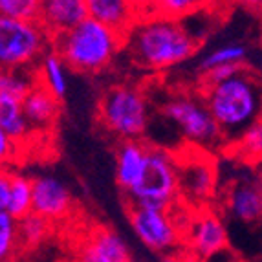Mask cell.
I'll list each match as a JSON object with an SVG mask.
<instances>
[{"label": "cell", "mask_w": 262, "mask_h": 262, "mask_svg": "<svg viewBox=\"0 0 262 262\" xmlns=\"http://www.w3.org/2000/svg\"><path fill=\"white\" fill-rule=\"evenodd\" d=\"M204 262H213V260H211V258H209V260H204Z\"/></svg>", "instance_id": "36"}, {"label": "cell", "mask_w": 262, "mask_h": 262, "mask_svg": "<svg viewBox=\"0 0 262 262\" xmlns=\"http://www.w3.org/2000/svg\"><path fill=\"white\" fill-rule=\"evenodd\" d=\"M11 170L6 167H0V213H6L9 194V182H11Z\"/></svg>", "instance_id": "31"}, {"label": "cell", "mask_w": 262, "mask_h": 262, "mask_svg": "<svg viewBox=\"0 0 262 262\" xmlns=\"http://www.w3.org/2000/svg\"><path fill=\"white\" fill-rule=\"evenodd\" d=\"M128 220L141 242L152 251L174 253L176 246L184 242V229L176 220L172 209L127 204Z\"/></svg>", "instance_id": "9"}, {"label": "cell", "mask_w": 262, "mask_h": 262, "mask_svg": "<svg viewBox=\"0 0 262 262\" xmlns=\"http://www.w3.org/2000/svg\"><path fill=\"white\" fill-rule=\"evenodd\" d=\"M53 224H50L48 220H44L42 216L35 213H28L26 216L17 220V235H18V244L24 248H33L39 246L40 242H44L48 238V235L52 233Z\"/></svg>", "instance_id": "22"}, {"label": "cell", "mask_w": 262, "mask_h": 262, "mask_svg": "<svg viewBox=\"0 0 262 262\" xmlns=\"http://www.w3.org/2000/svg\"><path fill=\"white\" fill-rule=\"evenodd\" d=\"M147 143L141 140L121 141L116 152V182L123 192L130 191L145 167Z\"/></svg>", "instance_id": "16"}, {"label": "cell", "mask_w": 262, "mask_h": 262, "mask_svg": "<svg viewBox=\"0 0 262 262\" xmlns=\"http://www.w3.org/2000/svg\"><path fill=\"white\" fill-rule=\"evenodd\" d=\"M86 17L110 28L119 35H127L136 24V13L128 0H83Z\"/></svg>", "instance_id": "15"}, {"label": "cell", "mask_w": 262, "mask_h": 262, "mask_svg": "<svg viewBox=\"0 0 262 262\" xmlns=\"http://www.w3.org/2000/svg\"><path fill=\"white\" fill-rule=\"evenodd\" d=\"M229 147L235 149V152L241 158H244L246 162L257 163L260 160L262 154V123L260 119L255 123H251L238 138L235 143H231Z\"/></svg>", "instance_id": "23"}, {"label": "cell", "mask_w": 262, "mask_h": 262, "mask_svg": "<svg viewBox=\"0 0 262 262\" xmlns=\"http://www.w3.org/2000/svg\"><path fill=\"white\" fill-rule=\"evenodd\" d=\"M123 35L86 17L68 31L52 37V52L66 68L94 75L112 64L123 50Z\"/></svg>", "instance_id": "3"}, {"label": "cell", "mask_w": 262, "mask_h": 262, "mask_svg": "<svg viewBox=\"0 0 262 262\" xmlns=\"http://www.w3.org/2000/svg\"><path fill=\"white\" fill-rule=\"evenodd\" d=\"M184 241L191 251L189 255L196 262H204L227 248V233L219 214L204 207L191 216L184 231Z\"/></svg>", "instance_id": "10"}, {"label": "cell", "mask_w": 262, "mask_h": 262, "mask_svg": "<svg viewBox=\"0 0 262 262\" xmlns=\"http://www.w3.org/2000/svg\"><path fill=\"white\" fill-rule=\"evenodd\" d=\"M128 258L127 242L108 227H99L79 246L75 262H127Z\"/></svg>", "instance_id": "13"}, {"label": "cell", "mask_w": 262, "mask_h": 262, "mask_svg": "<svg viewBox=\"0 0 262 262\" xmlns=\"http://www.w3.org/2000/svg\"><path fill=\"white\" fill-rule=\"evenodd\" d=\"M163 118L169 119L187 141V145L204 150L222 149L226 147L213 116L207 110L202 96L178 94L170 97L162 108Z\"/></svg>", "instance_id": "7"}, {"label": "cell", "mask_w": 262, "mask_h": 262, "mask_svg": "<svg viewBox=\"0 0 262 262\" xmlns=\"http://www.w3.org/2000/svg\"><path fill=\"white\" fill-rule=\"evenodd\" d=\"M227 2L233 6H241L248 11H258L262 4V0H227Z\"/></svg>", "instance_id": "32"}, {"label": "cell", "mask_w": 262, "mask_h": 262, "mask_svg": "<svg viewBox=\"0 0 262 262\" xmlns=\"http://www.w3.org/2000/svg\"><path fill=\"white\" fill-rule=\"evenodd\" d=\"M6 213L15 220L22 219V216H26L28 213H31V180L30 178L17 174V172L11 174Z\"/></svg>", "instance_id": "20"}, {"label": "cell", "mask_w": 262, "mask_h": 262, "mask_svg": "<svg viewBox=\"0 0 262 262\" xmlns=\"http://www.w3.org/2000/svg\"><path fill=\"white\" fill-rule=\"evenodd\" d=\"M242 66L246 64H224V66H214L211 70L202 72V84H200V90L202 88H207V86H213V84H219L226 79H229L231 75H235L236 72L241 70Z\"/></svg>", "instance_id": "28"}, {"label": "cell", "mask_w": 262, "mask_h": 262, "mask_svg": "<svg viewBox=\"0 0 262 262\" xmlns=\"http://www.w3.org/2000/svg\"><path fill=\"white\" fill-rule=\"evenodd\" d=\"M163 262H196L194 258L191 257L189 253H169V255H165V258H163Z\"/></svg>", "instance_id": "33"}, {"label": "cell", "mask_w": 262, "mask_h": 262, "mask_svg": "<svg viewBox=\"0 0 262 262\" xmlns=\"http://www.w3.org/2000/svg\"><path fill=\"white\" fill-rule=\"evenodd\" d=\"M200 40L180 20L150 17L136 20L123 48H127L136 64L150 72H163L189 61L196 53Z\"/></svg>", "instance_id": "1"}, {"label": "cell", "mask_w": 262, "mask_h": 262, "mask_svg": "<svg viewBox=\"0 0 262 262\" xmlns=\"http://www.w3.org/2000/svg\"><path fill=\"white\" fill-rule=\"evenodd\" d=\"M227 207L241 222H257L262 213V196L258 184H253L251 180L236 182L227 194Z\"/></svg>", "instance_id": "17"}, {"label": "cell", "mask_w": 262, "mask_h": 262, "mask_svg": "<svg viewBox=\"0 0 262 262\" xmlns=\"http://www.w3.org/2000/svg\"><path fill=\"white\" fill-rule=\"evenodd\" d=\"M200 96L222 134L224 145L235 143L251 123L260 119L258 79L246 66L222 83L202 88Z\"/></svg>", "instance_id": "2"}, {"label": "cell", "mask_w": 262, "mask_h": 262, "mask_svg": "<svg viewBox=\"0 0 262 262\" xmlns=\"http://www.w3.org/2000/svg\"><path fill=\"white\" fill-rule=\"evenodd\" d=\"M52 50V37L39 20L0 17V70H35Z\"/></svg>", "instance_id": "6"}, {"label": "cell", "mask_w": 262, "mask_h": 262, "mask_svg": "<svg viewBox=\"0 0 262 262\" xmlns=\"http://www.w3.org/2000/svg\"><path fill=\"white\" fill-rule=\"evenodd\" d=\"M128 4L134 9L138 20L156 17V0H128Z\"/></svg>", "instance_id": "30"}, {"label": "cell", "mask_w": 262, "mask_h": 262, "mask_svg": "<svg viewBox=\"0 0 262 262\" xmlns=\"http://www.w3.org/2000/svg\"><path fill=\"white\" fill-rule=\"evenodd\" d=\"M214 8V0H156V17L184 20Z\"/></svg>", "instance_id": "21"}, {"label": "cell", "mask_w": 262, "mask_h": 262, "mask_svg": "<svg viewBox=\"0 0 262 262\" xmlns=\"http://www.w3.org/2000/svg\"><path fill=\"white\" fill-rule=\"evenodd\" d=\"M0 128L17 147H22L31 140L33 130L24 118L22 103L18 97L0 94Z\"/></svg>", "instance_id": "18"}, {"label": "cell", "mask_w": 262, "mask_h": 262, "mask_svg": "<svg viewBox=\"0 0 262 262\" xmlns=\"http://www.w3.org/2000/svg\"><path fill=\"white\" fill-rule=\"evenodd\" d=\"M24 118L33 132L53 130L61 116V99L37 81L20 99Z\"/></svg>", "instance_id": "12"}, {"label": "cell", "mask_w": 262, "mask_h": 262, "mask_svg": "<svg viewBox=\"0 0 262 262\" xmlns=\"http://www.w3.org/2000/svg\"><path fill=\"white\" fill-rule=\"evenodd\" d=\"M97 121L121 141L141 140L149 128V101L134 84H112L101 94Z\"/></svg>", "instance_id": "4"}, {"label": "cell", "mask_w": 262, "mask_h": 262, "mask_svg": "<svg viewBox=\"0 0 262 262\" xmlns=\"http://www.w3.org/2000/svg\"><path fill=\"white\" fill-rule=\"evenodd\" d=\"M216 4H219V0H214V6H216Z\"/></svg>", "instance_id": "35"}, {"label": "cell", "mask_w": 262, "mask_h": 262, "mask_svg": "<svg viewBox=\"0 0 262 262\" xmlns=\"http://www.w3.org/2000/svg\"><path fill=\"white\" fill-rule=\"evenodd\" d=\"M248 59V50L242 44H229V46H222V48L214 50L209 55H206L200 62V74L206 70H211L214 66H224V64H246Z\"/></svg>", "instance_id": "25"}, {"label": "cell", "mask_w": 262, "mask_h": 262, "mask_svg": "<svg viewBox=\"0 0 262 262\" xmlns=\"http://www.w3.org/2000/svg\"><path fill=\"white\" fill-rule=\"evenodd\" d=\"M86 18L83 0H40L39 24L50 37L64 33Z\"/></svg>", "instance_id": "14"}, {"label": "cell", "mask_w": 262, "mask_h": 262, "mask_svg": "<svg viewBox=\"0 0 262 262\" xmlns=\"http://www.w3.org/2000/svg\"><path fill=\"white\" fill-rule=\"evenodd\" d=\"M128 204L169 209L178 198V170L174 150L147 145L145 167L140 180L125 192Z\"/></svg>", "instance_id": "5"}, {"label": "cell", "mask_w": 262, "mask_h": 262, "mask_svg": "<svg viewBox=\"0 0 262 262\" xmlns=\"http://www.w3.org/2000/svg\"><path fill=\"white\" fill-rule=\"evenodd\" d=\"M18 158V147L9 140L2 128H0V167L9 169V165Z\"/></svg>", "instance_id": "29"}, {"label": "cell", "mask_w": 262, "mask_h": 262, "mask_svg": "<svg viewBox=\"0 0 262 262\" xmlns=\"http://www.w3.org/2000/svg\"><path fill=\"white\" fill-rule=\"evenodd\" d=\"M40 0H0V17L37 20Z\"/></svg>", "instance_id": "27"}, {"label": "cell", "mask_w": 262, "mask_h": 262, "mask_svg": "<svg viewBox=\"0 0 262 262\" xmlns=\"http://www.w3.org/2000/svg\"><path fill=\"white\" fill-rule=\"evenodd\" d=\"M18 244L17 220L8 213H0V262H11Z\"/></svg>", "instance_id": "26"}, {"label": "cell", "mask_w": 262, "mask_h": 262, "mask_svg": "<svg viewBox=\"0 0 262 262\" xmlns=\"http://www.w3.org/2000/svg\"><path fill=\"white\" fill-rule=\"evenodd\" d=\"M178 170V198L185 206L204 209L216 189V162L209 150L187 145L174 152Z\"/></svg>", "instance_id": "8"}, {"label": "cell", "mask_w": 262, "mask_h": 262, "mask_svg": "<svg viewBox=\"0 0 262 262\" xmlns=\"http://www.w3.org/2000/svg\"><path fill=\"white\" fill-rule=\"evenodd\" d=\"M37 81L42 86H46L57 99H62L68 92V74H66L64 62L50 50L44 53V57L39 61L35 68Z\"/></svg>", "instance_id": "19"}, {"label": "cell", "mask_w": 262, "mask_h": 262, "mask_svg": "<svg viewBox=\"0 0 262 262\" xmlns=\"http://www.w3.org/2000/svg\"><path fill=\"white\" fill-rule=\"evenodd\" d=\"M127 262H138V260H134V258H132V257H130V258H128V260H127Z\"/></svg>", "instance_id": "34"}, {"label": "cell", "mask_w": 262, "mask_h": 262, "mask_svg": "<svg viewBox=\"0 0 262 262\" xmlns=\"http://www.w3.org/2000/svg\"><path fill=\"white\" fill-rule=\"evenodd\" d=\"M72 194L61 180L39 176L31 180V213L39 214L50 224L61 222L72 213Z\"/></svg>", "instance_id": "11"}, {"label": "cell", "mask_w": 262, "mask_h": 262, "mask_svg": "<svg viewBox=\"0 0 262 262\" xmlns=\"http://www.w3.org/2000/svg\"><path fill=\"white\" fill-rule=\"evenodd\" d=\"M35 83V70H0V94L22 99Z\"/></svg>", "instance_id": "24"}]
</instances>
